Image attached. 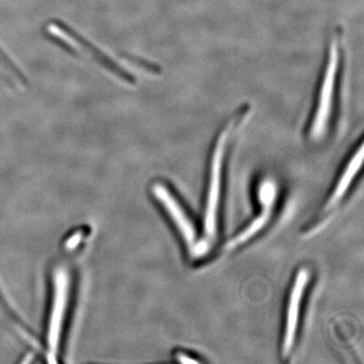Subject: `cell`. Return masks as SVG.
Listing matches in <instances>:
<instances>
[{"mask_svg":"<svg viewBox=\"0 0 364 364\" xmlns=\"http://www.w3.org/2000/svg\"><path fill=\"white\" fill-rule=\"evenodd\" d=\"M343 60V31L338 26L335 28L328 44L325 63L309 124L308 135L313 142L322 141L334 121Z\"/></svg>","mask_w":364,"mask_h":364,"instance_id":"cell-1","label":"cell"},{"mask_svg":"<svg viewBox=\"0 0 364 364\" xmlns=\"http://www.w3.org/2000/svg\"><path fill=\"white\" fill-rule=\"evenodd\" d=\"M74 272L70 263L61 258L52 265L50 294L45 329V356L56 363L65 336L67 321L74 291Z\"/></svg>","mask_w":364,"mask_h":364,"instance_id":"cell-2","label":"cell"},{"mask_svg":"<svg viewBox=\"0 0 364 364\" xmlns=\"http://www.w3.org/2000/svg\"><path fill=\"white\" fill-rule=\"evenodd\" d=\"M252 111L250 105H242L233 116L228 119L221 133L215 140L214 150L212 153V160L210 164V181L205 200V219H203V229H205V241L202 243L203 253L207 252L210 244L217 237L218 213H219L220 198H221L223 167H224L225 157L229 146L231 136L238 130Z\"/></svg>","mask_w":364,"mask_h":364,"instance_id":"cell-3","label":"cell"},{"mask_svg":"<svg viewBox=\"0 0 364 364\" xmlns=\"http://www.w3.org/2000/svg\"><path fill=\"white\" fill-rule=\"evenodd\" d=\"M151 193L164 208L169 218H171V221L176 225L177 231L181 233L189 253L193 256L202 255L200 242L198 240L196 227L171 191L162 182L157 181L151 186Z\"/></svg>","mask_w":364,"mask_h":364,"instance_id":"cell-4","label":"cell"},{"mask_svg":"<svg viewBox=\"0 0 364 364\" xmlns=\"http://www.w3.org/2000/svg\"><path fill=\"white\" fill-rule=\"evenodd\" d=\"M309 279H310V272L306 268H301L296 273L293 287L289 293L287 306L286 327H284L282 346V353L284 358L289 356V354L293 350L294 342H296L301 301H303Z\"/></svg>","mask_w":364,"mask_h":364,"instance_id":"cell-5","label":"cell"},{"mask_svg":"<svg viewBox=\"0 0 364 364\" xmlns=\"http://www.w3.org/2000/svg\"><path fill=\"white\" fill-rule=\"evenodd\" d=\"M52 25L59 28L62 33H65L68 36L70 39L73 40L74 42L77 43L81 48L85 50L88 54L92 56L95 61H97L100 66L104 67L107 71L111 72L112 74L116 75L117 78L123 80L124 82L128 83V85H136V78L133 74L124 69V67L119 66V63H117L114 59H112L107 53L102 51L100 48L91 43L90 40L86 39L85 36L79 33L75 28H72L65 21L61 20H53Z\"/></svg>","mask_w":364,"mask_h":364,"instance_id":"cell-6","label":"cell"},{"mask_svg":"<svg viewBox=\"0 0 364 364\" xmlns=\"http://www.w3.org/2000/svg\"><path fill=\"white\" fill-rule=\"evenodd\" d=\"M363 143L361 142L359 144L358 149L354 151L346 166H345L339 181H337L336 186H335L332 195L328 198L325 205L326 210H329L336 207L340 203V200L346 195L347 191H348L349 188H350L352 182H353L354 178L358 176L359 170L361 168V165H363Z\"/></svg>","mask_w":364,"mask_h":364,"instance_id":"cell-7","label":"cell"},{"mask_svg":"<svg viewBox=\"0 0 364 364\" xmlns=\"http://www.w3.org/2000/svg\"><path fill=\"white\" fill-rule=\"evenodd\" d=\"M260 198L264 203V210L259 217L256 218L255 220L248 228H246L242 233L239 234L234 240L231 242V246H238L244 242L252 238L254 235L257 234L258 232L263 229V227L269 221L270 215H272L273 202L275 200V188L274 186L269 181H265L262 186H260Z\"/></svg>","mask_w":364,"mask_h":364,"instance_id":"cell-8","label":"cell"},{"mask_svg":"<svg viewBox=\"0 0 364 364\" xmlns=\"http://www.w3.org/2000/svg\"><path fill=\"white\" fill-rule=\"evenodd\" d=\"M0 63L2 64V66H4L6 70L11 71V73L20 80L21 85H28V80L25 74L14 64L13 60L9 58V56H7L6 53L2 50L1 46H0Z\"/></svg>","mask_w":364,"mask_h":364,"instance_id":"cell-9","label":"cell"},{"mask_svg":"<svg viewBox=\"0 0 364 364\" xmlns=\"http://www.w3.org/2000/svg\"><path fill=\"white\" fill-rule=\"evenodd\" d=\"M46 39L49 40L52 44L57 46L59 49L63 50L68 54L74 55V56H77V52L71 47L70 44L62 39L61 37H59L56 33H53L51 32H45Z\"/></svg>","mask_w":364,"mask_h":364,"instance_id":"cell-10","label":"cell"},{"mask_svg":"<svg viewBox=\"0 0 364 364\" xmlns=\"http://www.w3.org/2000/svg\"><path fill=\"white\" fill-rule=\"evenodd\" d=\"M123 56L124 59H126L127 61L131 62L134 65L140 67L144 70L152 72V73H157L158 72V67L155 66L154 64L150 63V62L146 61V60L139 58V57L134 56V55L126 54V53H124Z\"/></svg>","mask_w":364,"mask_h":364,"instance_id":"cell-11","label":"cell"},{"mask_svg":"<svg viewBox=\"0 0 364 364\" xmlns=\"http://www.w3.org/2000/svg\"><path fill=\"white\" fill-rule=\"evenodd\" d=\"M177 360L181 361L182 363H198V361L193 358H189L186 354H177Z\"/></svg>","mask_w":364,"mask_h":364,"instance_id":"cell-12","label":"cell"}]
</instances>
